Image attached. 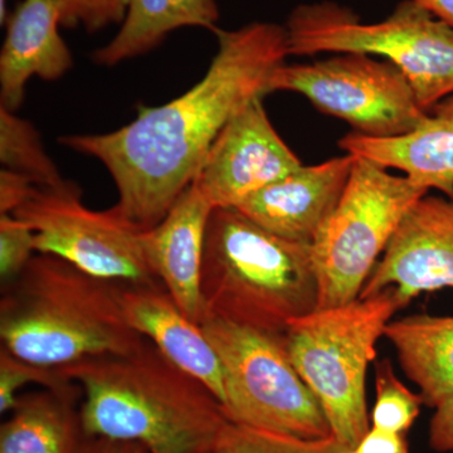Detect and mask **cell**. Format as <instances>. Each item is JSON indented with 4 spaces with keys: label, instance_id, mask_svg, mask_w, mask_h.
<instances>
[{
    "label": "cell",
    "instance_id": "cell-1",
    "mask_svg": "<svg viewBox=\"0 0 453 453\" xmlns=\"http://www.w3.org/2000/svg\"><path fill=\"white\" fill-rule=\"evenodd\" d=\"M201 81L162 106L140 107L107 134L68 135L62 145L103 164L118 188L113 210L142 231L162 222L195 180L220 131L256 98L288 56L285 27L270 22L223 31Z\"/></svg>",
    "mask_w": 453,
    "mask_h": 453
},
{
    "label": "cell",
    "instance_id": "cell-2",
    "mask_svg": "<svg viewBox=\"0 0 453 453\" xmlns=\"http://www.w3.org/2000/svg\"><path fill=\"white\" fill-rule=\"evenodd\" d=\"M59 369L82 390L86 438L139 443L149 453H208L229 423L216 395L146 339L129 354Z\"/></svg>",
    "mask_w": 453,
    "mask_h": 453
},
{
    "label": "cell",
    "instance_id": "cell-3",
    "mask_svg": "<svg viewBox=\"0 0 453 453\" xmlns=\"http://www.w3.org/2000/svg\"><path fill=\"white\" fill-rule=\"evenodd\" d=\"M0 301L2 348L33 365L65 368L124 356L144 336L130 326L121 283L88 275L56 256H33Z\"/></svg>",
    "mask_w": 453,
    "mask_h": 453
},
{
    "label": "cell",
    "instance_id": "cell-4",
    "mask_svg": "<svg viewBox=\"0 0 453 453\" xmlns=\"http://www.w3.org/2000/svg\"><path fill=\"white\" fill-rule=\"evenodd\" d=\"M202 297L203 319L285 336L291 323L318 310L310 244L271 234L235 208H214L205 235Z\"/></svg>",
    "mask_w": 453,
    "mask_h": 453
},
{
    "label": "cell",
    "instance_id": "cell-5",
    "mask_svg": "<svg viewBox=\"0 0 453 453\" xmlns=\"http://www.w3.org/2000/svg\"><path fill=\"white\" fill-rule=\"evenodd\" d=\"M399 309L401 301L388 288L368 299L316 310L291 323L285 334L292 365L323 408L333 436L350 449L371 428L366 372Z\"/></svg>",
    "mask_w": 453,
    "mask_h": 453
},
{
    "label": "cell",
    "instance_id": "cell-6",
    "mask_svg": "<svg viewBox=\"0 0 453 453\" xmlns=\"http://www.w3.org/2000/svg\"><path fill=\"white\" fill-rule=\"evenodd\" d=\"M283 27L290 56L365 53L392 62L427 111L453 95V28L414 0L377 23L327 0L303 4Z\"/></svg>",
    "mask_w": 453,
    "mask_h": 453
},
{
    "label": "cell",
    "instance_id": "cell-7",
    "mask_svg": "<svg viewBox=\"0 0 453 453\" xmlns=\"http://www.w3.org/2000/svg\"><path fill=\"white\" fill-rule=\"evenodd\" d=\"M427 193L404 175L356 157L338 205L310 244L318 310L359 299L405 214Z\"/></svg>",
    "mask_w": 453,
    "mask_h": 453
},
{
    "label": "cell",
    "instance_id": "cell-8",
    "mask_svg": "<svg viewBox=\"0 0 453 453\" xmlns=\"http://www.w3.org/2000/svg\"><path fill=\"white\" fill-rule=\"evenodd\" d=\"M201 325L225 372L229 422L305 440L332 434L323 408L292 365L285 336L213 316Z\"/></svg>",
    "mask_w": 453,
    "mask_h": 453
},
{
    "label": "cell",
    "instance_id": "cell-9",
    "mask_svg": "<svg viewBox=\"0 0 453 453\" xmlns=\"http://www.w3.org/2000/svg\"><path fill=\"white\" fill-rule=\"evenodd\" d=\"M275 91L303 95L319 111L368 138L403 135L429 112L395 65L365 53H338L311 64L285 62L271 77L270 92Z\"/></svg>",
    "mask_w": 453,
    "mask_h": 453
},
{
    "label": "cell",
    "instance_id": "cell-10",
    "mask_svg": "<svg viewBox=\"0 0 453 453\" xmlns=\"http://www.w3.org/2000/svg\"><path fill=\"white\" fill-rule=\"evenodd\" d=\"M13 216L35 231L37 253L65 259L107 281L157 282L145 257L142 229L112 207L89 210L82 203L81 188L73 181L35 187L31 198Z\"/></svg>",
    "mask_w": 453,
    "mask_h": 453
},
{
    "label": "cell",
    "instance_id": "cell-11",
    "mask_svg": "<svg viewBox=\"0 0 453 453\" xmlns=\"http://www.w3.org/2000/svg\"><path fill=\"white\" fill-rule=\"evenodd\" d=\"M303 166L256 98L226 125L196 180L214 208H237L253 193Z\"/></svg>",
    "mask_w": 453,
    "mask_h": 453
},
{
    "label": "cell",
    "instance_id": "cell-12",
    "mask_svg": "<svg viewBox=\"0 0 453 453\" xmlns=\"http://www.w3.org/2000/svg\"><path fill=\"white\" fill-rule=\"evenodd\" d=\"M395 288L402 308L423 292L453 288V202L425 196L411 208L359 299Z\"/></svg>",
    "mask_w": 453,
    "mask_h": 453
},
{
    "label": "cell",
    "instance_id": "cell-13",
    "mask_svg": "<svg viewBox=\"0 0 453 453\" xmlns=\"http://www.w3.org/2000/svg\"><path fill=\"white\" fill-rule=\"evenodd\" d=\"M356 157L300 166L244 199L235 210L271 234L311 244L344 193Z\"/></svg>",
    "mask_w": 453,
    "mask_h": 453
},
{
    "label": "cell",
    "instance_id": "cell-14",
    "mask_svg": "<svg viewBox=\"0 0 453 453\" xmlns=\"http://www.w3.org/2000/svg\"><path fill=\"white\" fill-rule=\"evenodd\" d=\"M214 207L198 181L179 196L162 222L142 231L145 257L181 311L201 325L205 235Z\"/></svg>",
    "mask_w": 453,
    "mask_h": 453
},
{
    "label": "cell",
    "instance_id": "cell-15",
    "mask_svg": "<svg viewBox=\"0 0 453 453\" xmlns=\"http://www.w3.org/2000/svg\"><path fill=\"white\" fill-rule=\"evenodd\" d=\"M121 303L130 326L170 362L202 381L223 407L226 381L219 354L202 325L181 311L163 283H121Z\"/></svg>",
    "mask_w": 453,
    "mask_h": 453
},
{
    "label": "cell",
    "instance_id": "cell-16",
    "mask_svg": "<svg viewBox=\"0 0 453 453\" xmlns=\"http://www.w3.org/2000/svg\"><path fill=\"white\" fill-rule=\"evenodd\" d=\"M5 26L0 53V106L16 112L33 76L57 81L73 68V58L59 33V11L50 0H23Z\"/></svg>",
    "mask_w": 453,
    "mask_h": 453
},
{
    "label": "cell",
    "instance_id": "cell-17",
    "mask_svg": "<svg viewBox=\"0 0 453 453\" xmlns=\"http://www.w3.org/2000/svg\"><path fill=\"white\" fill-rule=\"evenodd\" d=\"M338 144L348 154L401 170L417 187L440 190L453 202V95L410 133L377 139L351 131Z\"/></svg>",
    "mask_w": 453,
    "mask_h": 453
},
{
    "label": "cell",
    "instance_id": "cell-18",
    "mask_svg": "<svg viewBox=\"0 0 453 453\" xmlns=\"http://www.w3.org/2000/svg\"><path fill=\"white\" fill-rule=\"evenodd\" d=\"M81 401L74 381L20 395L0 427V453H81Z\"/></svg>",
    "mask_w": 453,
    "mask_h": 453
},
{
    "label": "cell",
    "instance_id": "cell-19",
    "mask_svg": "<svg viewBox=\"0 0 453 453\" xmlns=\"http://www.w3.org/2000/svg\"><path fill=\"white\" fill-rule=\"evenodd\" d=\"M384 336L408 380L421 390L423 404L437 408L453 398V318L405 316L389 321Z\"/></svg>",
    "mask_w": 453,
    "mask_h": 453
},
{
    "label": "cell",
    "instance_id": "cell-20",
    "mask_svg": "<svg viewBox=\"0 0 453 453\" xmlns=\"http://www.w3.org/2000/svg\"><path fill=\"white\" fill-rule=\"evenodd\" d=\"M219 20L217 0H129L120 29L92 53V61L113 67L157 49L170 33L184 27L216 32Z\"/></svg>",
    "mask_w": 453,
    "mask_h": 453
},
{
    "label": "cell",
    "instance_id": "cell-21",
    "mask_svg": "<svg viewBox=\"0 0 453 453\" xmlns=\"http://www.w3.org/2000/svg\"><path fill=\"white\" fill-rule=\"evenodd\" d=\"M0 163L22 173L37 187H58L65 179L44 150L40 134L31 122L0 106Z\"/></svg>",
    "mask_w": 453,
    "mask_h": 453
},
{
    "label": "cell",
    "instance_id": "cell-22",
    "mask_svg": "<svg viewBox=\"0 0 453 453\" xmlns=\"http://www.w3.org/2000/svg\"><path fill=\"white\" fill-rule=\"evenodd\" d=\"M421 395L411 392L396 378L389 360L375 365V402L371 416L372 427L407 434L421 414Z\"/></svg>",
    "mask_w": 453,
    "mask_h": 453
},
{
    "label": "cell",
    "instance_id": "cell-23",
    "mask_svg": "<svg viewBox=\"0 0 453 453\" xmlns=\"http://www.w3.org/2000/svg\"><path fill=\"white\" fill-rule=\"evenodd\" d=\"M220 453H349L333 434L319 440H305L234 425L229 422L220 436Z\"/></svg>",
    "mask_w": 453,
    "mask_h": 453
},
{
    "label": "cell",
    "instance_id": "cell-24",
    "mask_svg": "<svg viewBox=\"0 0 453 453\" xmlns=\"http://www.w3.org/2000/svg\"><path fill=\"white\" fill-rule=\"evenodd\" d=\"M73 383L59 368L33 365L2 348L0 350V412L11 413L19 392L28 384L41 388H62Z\"/></svg>",
    "mask_w": 453,
    "mask_h": 453
},
{
    "label": "cell",
    "instance_id": "cell-25",
    "mask_svg": "<svg viewBox=\"0 0 453 453\" xmlns=\"http://www.w3.org/2000/svg\"><path fill=\"white\" fill-rule=\"evenodd\" d=\"M59 11L61 25L68 29L86 32L103 31L107 27L121 25L127 16L129 0H50Z\"/></svg>",
    "mask_w": 453,
    "mask_h": 453
},
{
    "label": "cell",
    "instance_id": "cell-26",
    "mask_svg": "<svg viewBox=\"0 0 453 453\" xmlns=\"http://www.w3.org/2000/svg\"><path fill=\"white\" fill-rule=\"evenodd\" d=\"M35 252V231L13 214L0 216V277L3 285L14 281Z\"/></svg>",
    "mask_w": 453,
    "mask_h": 453
},
{
    "label": "cell",
    "instance_id": "cell-27",
    "mask_svg": "<svg viewBox=\"0 0 453 453\" xmlns=\"http://www.w3.org/2000/svg\"><path fill=\"white\" fill-rule=\"evenodd\" d=\"M35 184L32 179L3 168L0 172V216L14 214L33 195Z\"/></svg>",
    "mask_w": 453,
    "mask_h": 453
},
{
    "label": "cell",
    "instance_id": "cell-28",
    "mask_svg": "<svg viewBox=\"0 0 453 453\" xmlns=\"http://www.w3.org/2000/svg\"><path fill=\"white\" fill-rule=\"evenodd\" d=\"M349 453H410L407 434L372 427Z\"/></svg>",
    "mask_w": 453,
    "mask_h": 453
},
{
    "label": "cell",
    "instance_id": "cell-29",
    "mask_svg": "<svg viewBox=\"0 0 453 453\" xmlns=\"http://www.w3.org/2000/svg\"><path fill=\"white\" fill-rule=\"evenodd\" d=\"M429 446L437 452L453 451V398L436 408L429 425Z\"/></svg>",
    "mask_w": 453,
    "mask_h": 453
},
{
    "label": "cell",
    "instance_id": "cell-30",
    "mask_svg": "<svg viewBox=\"0 0 453 453\" xmlns=\"http://www.w3.org/2000/svg\"><path fill=\"white\" fill-rule=\"evenodd\" d=\"M81 453H149L139 443L124 441L107 440V438H86Z\"/></svg>",
    "mask_w": 453,
    "mask_h": 453
},
{
    "label": "cell",
    "instance_id": "cell-31",
    "mask_svg": "<svg viewBox=\"0 0 453 453\" xmlns=\"http://www.w3.org/2000/svg\"><path fill=\"white\" fill-rule=\"evenodd\" d=\"M453 28V0H414Z\"/></svg>",
    "mask_w": 453,
    "mask_h": 453
},
{
    "label": "cell",
    "instance_id": "cell-32",
    "mask_svg": "<svg viewBox=\"0 0 453 453\" xmlns=\"http://www.w3.org/2000/svg\"><path fill=\"white\" fill-rule=\"evenodd\" d=\"M208 453H220V452L219 451V449H214V451L208 452Z\"/></svg>",
    "mask_w": 453,
    "mask_h": 453
}]
</instances>
